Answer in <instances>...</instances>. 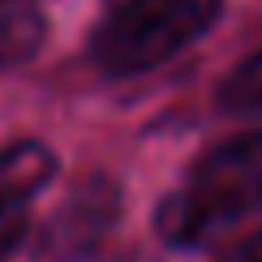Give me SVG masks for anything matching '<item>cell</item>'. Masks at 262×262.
<instances>
[{
  "instance_id": "6da1fadb",
  "label": "cell",
  "mask_w": 262,
  "mask_h": 262,
  "mask_svg": "<svg viewBox=\"0 0 262 262\" xmlns=\"http://www.w3.org/2000/svg\"><path fill=\"white\" fill-rule=\"evenodd\" d=\"M254 211H262V129L206 150L181 189L159 202L155 228L172 249H206Z\"/></svg>"
},
{
  "instance_id": "7a4b0ae2",
  "label": "cell",
  "mask_w": 262,
  "mask_h": 262,
  "mask_svg": "<svg viewBox=\"0 0 262 262\" xmlns=\"http://www.w3.org/2000/svg\"><path fill=\"white\" fill-rule=\"evenodd\" d=\"M224 0H121L91 35V60L107 78L159 69L220 21Z\"/></svg>"
},
{
  "instance_id": "ba28073f",
  "label": "cell",
  "mask_w": 262,
  "mask_h": 262,
  "mask_svg": "<svg viewBox=\"0 0 262 262\" xmlns=\"http://www.w3.org/2000/svg\"><path fill=\"white\" fill-rule=\"evenodd\" d=\"M224 262H262V228H258L254 236H245V241L236 245V249H232V254H228Z\"/></svg>"
},
{
  "instance_id": "8992f818",
  "label": "cell",
  "mask_w": 262,
  "mask_h": 262,
  "mask_svg": "<svg viewBox=\"0 0 262 262\" xmlns=\"http://www.w3.org/2000/svg\"><path fill=\"white\" fill-rule=\"evenodd\" d=\"M220 107L224 112H236V116L262 112V48L249 52V56L220 82Z\"/></svg>"
},
{
  "instance_id": "52a82bcc",
  "label": "cell",
  "mask_w": 262,
  "mask_h": 262,
  "mask_svg": "<svg viewBox=\"0 0 262 262\" xmlns=\"http://www.w3.org/2000/svg\"><path fill=\"white\" fill-rule=\"evenodd\" d=\"M30 236V202L26 198H9L0 202V262L13 258Z\"/></svg>"
},
{
  "instance_id": "5b68a950",
  "label": "cell",
  "mask_w": 262,
  "mask_h": 262,
  "mask_svg": "<svg viewBox=\"0 0 262 262\" xmlns=\"http://www.w3.org/2000/svg\"><path fill=\"white\" fill-rule=\"evenodd\" d=\"M43 35H48V21L30 0H0V69L30 60Z\"/></svg>"
},
{
  "instance_id": "277c9868",
  "label": "cell",
  "mask_w": 262,
  "mask_h": 262,
  "mask_svg": "<svg viewBox=\"0 0 262 262\" xmlns=\"http://www.w3.org/2000/svg\"><path fill=\"white\" fill-rule=\"evenodd\" d=\"M56 177V155L43 142H13L0 146V202L26 198L35 202V193Z\"/></svg>"
},
{
  "instance_id": "3957f363",
  "label": "cell",
  "mask_w": 262,
  "mask_h": 262,
  "mask_svg": "<svg viewBox=\"0 0 262 262\" xmlns=\"http://www.w3.org/2000/svg\"><path fill=\"white\" fill-rule=\"evenodd\" d=\"M116 224H121V185L103 177V172H95L82 185H73L69 198L48 215V224H43L35 241V258L39 262H86L103 249Z\"/></svg>"
}]
</instances>
